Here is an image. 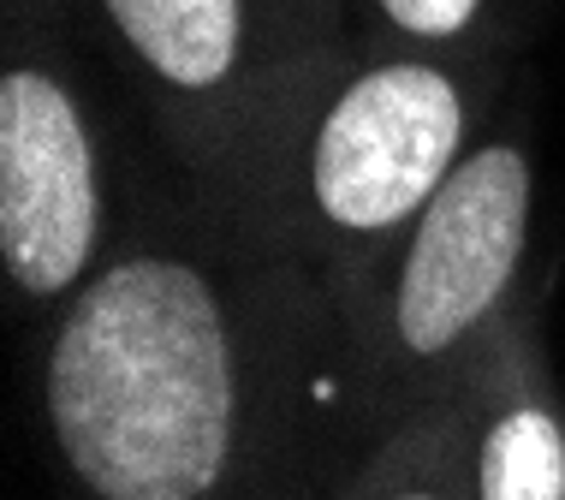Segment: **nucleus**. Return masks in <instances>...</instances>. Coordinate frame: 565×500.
Wrapping results in <instances>:
<instances>
[{
	"label": "nucleus",
	"instance_id": "2",
	"mask_svg": "<svg viewBox=\"0 0 565 500\" xmlns=\"http://www.w3.org/2000/svg\"><path fill=\"white\" fill-rule=\"evenodd\" d=\"M518 78V60L494 54H423L340 36L274 114L233 203L322 275L345 333L387 256Z\"/></svg>",
	"mask_w": 565,
	"mask_h": 500
},
{
	"label": "nucleus",
	"instance_id": "8",
	"mask_svg": "<svg viewBox=\"0 0 565 500\" xmlns=\"http://www.w3.org/2000/svg\"><path fill=\"white\" fill-rule=\"evenodd\" d=\"M554 0H345L351 36L375 49L518 60Z\"/></svg>",
	"mask_w": 565,
	"mask_h": 500
},
{
	"label": "nucleus",
	"instance_id": "5",
	"mask_svg": "<svg viewBox=\"0 0 565 500\" xmlns=\"http://www.w3.org/2000/svg\"><path fill=\"white\" fill-rule=\"evenodd\" d=\"M137 119L185 173L244 191L274 114L351 36L345 0H72Z\"/></svg>",
	"mask_w": 565,
	"mask_h": 500
},
{
	"label": "nucleus",
	"instance_id": "9",
	"mask_svg": "<svg viewBox=\"0 0 565 500\" xmlns=\"http://www.w3.org/2000/svg\"><path fill=\"white\" fill-rule=\"evenodd\" d=\"M316 477H322V465H303V471L286 482L280 494H268V500H316Z\"/></svg>",
	"mask_w": 565,
	"mask_h": 500
},
{
	"label": "nucleus",
	"instance_id": "6",
	"mask_svg": "<svg viewBox=\"0 0 565 500\" xmlns=\"http://www.w3.org/2000/svg\"><path fill=\"white\" fill-rule=\"evenodd\" d=\"M458 400L470 423L477 500H565V405L530 292H518V305L482 333Z\"/></svg>",
	"mask_w": 565,
	"mask_h": 500
},
{
	"label": "nucleus",
	"instance_id": "1",
	"mask_svg": "<svg viewBox=\"0 0 565 500\" xmlns=\"http://www.w3.org/2000/svg\"><path fill=\"white\" fill-rule=\"evenodd\" d=\"M340 316L322 275L143 126L108 263L36 333L66 500H268L328 453Z\"/></svg>",
	"mask_w": 565,
	"mask_h": 500
},
{
	"label": "nucleus",
	"instance_id": "7",
	"mask_svg": "<svg viewBox=\"0 0 565 500\" xmlns=\"http://www.w3.org/2000/svg\"><path fill=\"white\" fill-rule=\"evenodd\" d=\"M328 500H477L465 400L447 393L417 417L393 423L381 442H370L345 465Z\"/></svg>",
	"mask_w": 565,
	"mask_h": 500
},
{
	"label": "nucleus",
	"instance_id": "4",
	"mask_svg": "<svg viewBox=\"0 0 565 500\" xmlns=\"http://www.w3.org/2000/svg\"><path fill=\"white\" fill-rule=\"evenodd\" d=\"M0 286L42 333L131 215L143 119L72 0H0Z\"/></svg>",
	"mask_w": 565,
	"mask_h": 500
},
{
	"label": "nucleus",
	"instance_id": "3",
	"mask_svg": "<svg viewBox=\"0 0 565 500\" xmlns=\"http://www.w3.org/2000/svg\"><path fill=\"white\" fill-rule=\"evenodd\" d=\"M536 221V119L524 78L387 256L340 333V435L358 453L465 382L482 333L524 292Z\"/></svg>",
	"mask_w": 565,
	"mask_h": 500
}]
</instances>
